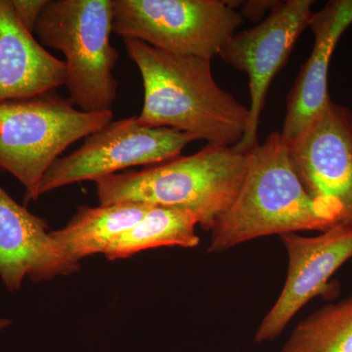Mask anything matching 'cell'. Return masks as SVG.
Returning a JSON list of instances; mask_svg holds the SVG:
<instances>
[{
  "mask_svg": "<svg viewBox=\"0 0 352 352\" xmlns=\"http://www.w3.org/2000/svg\"><path fill=\"white\" fill-rule=\"evenodd\" d=\"M124 41L144 88L139 124L168 127L227 147L244 138L249 107L219 87L212 60L173 54L135 39Z\"/></svg>",
  "mask_w": 352,
  "mask_h": 352,
  "instance_id": "obj_1",
  "label": "cell"
},
{
  "mask_svg": "<svg viewBox=\"0 0 352 352\" xmlns=\"http://www.w3.org/2000/svg\"><path fill=\"white\" fill-rule=\"evenodd\" d=\"M245 155L242 185L212 228L208 252L227 251L274 234L323 232L337 224L332 214L308 195L280 132H272Z\"/></svg>",
  "mask_w": 352,
  "mask_h": 352,
  "instance_id": "obj_2",
  "label": "cell"
},
{
  "mask_svg": "<svg viewBox=\"0 0 352 352\" xmlns=\"http://www.w3.org/2000/svg\"><path fill=\"white\" fill-rule=\"evenodd\" d=\"M247 155L234 147L207 144L200 151L127 170L97 180L100 205L143 203L188 210L212 231L237 196Z\"/></svg>",
  "mask_w": 352,
  "mask_h": 352,
  "instance_id": "obj_3",
  "label": "cell"
},
{
  "mask_svg": "<svg viewBox=\"0 0 352 352\" xmlns=\"http://www.w3.org/2000/svg\"><path fill=\"white\" fill-rule=\"evenodd\" d=\"M113 21V0H47L34 27L39 43L63 53L69 99L83 112L112 111L117 99Z\"/></svg>",
  "mask_w": 352,
  "mask_h": 352,
  "instance_id": "obj_4",
  "label": "cell"
},
{
  "mask_svg": "<svg viewBox=\"0 0 352 352\" xmlns=\"http://www.w3.org/2000/svg\"><path fill=\"white\" fill-rule=\"evenodd\" d=\"M113 111L87 113L55 91L0 102V170L24 185L25 201H38L46 171L72 144L112 122Z\"/></svg>",
  "mask_w": 352,
  "mask_h": 352,
  "instance_id": "obj_5",
  "label": "cell"
},
{
  "mask_svg": "<svg viewBox=\"0 0 352 352\" xmlns=\"http://www.w3.org/2000/svg\"><path fill=\"white\" fill-rule=\"evenodd\" d=\"M243 23L229 1L113 0V32L173 54L212 60Z\"/></svg>",
  "mask_w": 352,
  "mask_h": 352,
  "instance_id": "obj_6",
  "label": "cell"
},
{
  "mask_svg": "<svg viewBox=\"0 0 352 352\" xmlns=\"http://www.w3.org/2000/svg\"><path fill=\"white\" fill-rule=\"evenodd\" d=\"M195 140L186 132L142 126L138 117L112 120L87 136L75 152L54 162L39 184L38 196L76 182H97L133 166L164 163L180 156Z\"/></svg>",
  "mask_w": 352,
  "mask_h": 352,
  "instance_id": "obj_7",
  "label": "cell"
},
{
  "mask_svg": "<svg viewBox=\"0 0 352 352\" xmlns=\"http://www.w3.org/2000/svg\"><path fill=\"white\" fill-rule=\"evenodd\" d=\"M314 3L312 0L275 1L266 19L234 34L219 51L226 64L249 78V124L244 138L233 146L238 152L248 153L259 144V122L271 82L307 29Z\"/></svg>",
  "mask_w": 352,
  "mask_h": 352,
  "instance_id": "obj_8",
  "label": "cell"
},
{
  "mask_svg": "<svg viewBox=\"0 0 352 352\" xmlns=\"http://www.w3.org/2000/svg\"><path fill=\"white\" fill-rule=\"evenodd\" d=\"M289 157L312 200L352 222V112L331 102L294 140Z\"/></svg>",
  "mask_w": 352,
  "mask_h": 352,
  "instance_id": "obj_9",
  "label": "cell"
},
{
  "mask_svg": "<svg viewBox=\"0 0 352 352\" xmlns=\"http://www.w3.org/2000/svg\"><path fill=\"white\" fill-rule=\"evenodd\" d=\"M288 254V275L279 298L256 333L258 344L276 339L309 300L328 288L329 280L352 258V222H340L314 237L281 235Z\"/></svg>",
  "mask_w": 352,
  "mask_h": 352,
  "instance_id": "obj_10",
  "label": "cell"
},
{
  "mask_svg": "<svg viewBox=\"0 0 352 352\" xmlns=\"http://www.w3.org/2000/svg\"><path fill=\"white\" fill-rule=\"evenodd\" d=\"M53 239L45 220L32 214L0 187V278L10 292L25 278L46 281L78 270Z\"/></svg>",
  "mask_w": 352,
  "mask_h": 352,
  "instance_id": "obj_11",
  "label": "cell"
},
{
  "mask_svg": "<svg viewBox=\"0 0 352 352\" xmlns=\"http://www.w3.org/2000/svg\"><path fill=\"white\" fill-rule=\"evenodd\" d=\"M352 25V0H333L312 13L308 29L314 48L287 98L282 131L285 142L294 140L332 102L328 91L329 65L344 32Z\"/></svg>",
  "mask_w": 352,
  "mask_h": 352,
  "instance_id": "obj_12",
  "label": "cell"
},
{
  "mask_svg": "<svg viewBox=\"0 0 352 352\" xmlns=\"http://www.w3.org/2000/svg\"><path fill=\"white\" fill-rule=\"evenodd\" d=\"M66 76L65 61L21 24L11 0H0V102L54 91Z\"/></svg>",
  "mask_w": 352,
  "mask_h": 352,
  "instance_id": "obj_13",
  "label": "cell"
},
{
  "mask_svg": "<svg viewBox=\"0 0 352 352\" xmlns=\"http://www.w3.org/2000/svg\"><path fill=\"white\" fill-rule=\"evenodd\" d=\"M153 206L143 203H117L82 207L64 228L50 232L72 261L105 254L120 236L142 219Z\"/></svg>",
  "mask_w": 352,
  "mask_h": 352,
  "instance_id": "obj_14",
  "label": "cell"
},
{
  "mask_svg": "<svg viewBox=\"0 0 352 352\" xmlns=\"http://www.w3.org/2000/svg\"><path fill=\"white\" fill-rule=\"evenodd\" d=\"M198 220L188 210L153 206L138 223L120 236L105 252L110 261L126 258L139 252L161 247L195 248Z\"/></svg>",
  "mask_w": 352,
  "mask_h": 352,
  "instance_id": "obj_15",
  "label": "cell"
},
{
  "mask_svg": "<svg viewBox=\"0 0 352 352\" xmlns=\"http://www.w3.org/2000/svg\"><path fill=\"white\" fill-rule=\"evenodd\" d=\"M281 352H352V296L300 322Z\"/></svg>",
  "mask_w": 352,
  "mask_h": 352,
  "instance_id": "obj_16",
  "label": "cell"
},
{
  "mask_svg": "<svg viewBox=\"0 0 352 352\" xmlns=\"http://www.w3.org/2000/svg\"><path fill=\"white\" fill-rule=\"evenodd\" d=\"M11 1L21 24L32 34L39 14L47 0H11Z\"/></svg>",
  "mask_w": 352,
  "mask_h": 352,
  "instance_id": "obj_17",
  "label": "cell"
},
{
  "mask_svg": "<svg viewBox=\"0 0 352 352\" xmlns=\"http://www.w3.org/2000/svg\"><path fill=\"white\" fill-rule=\"evenodd\" d=\"M274 3L275 1L247 2V4H244V8H242L241 15L243 16V18L247 17L254 21H259L266 11L271 10Z\"/></svg>",
  "mask_w": 352,
  "mask_h": 352,
  "instance_id": "obj_18",
  "label": "cell"
},
{
  "mask_svg": "<svg viewBox=\"0 0 352 352\" xmlns=\"http://www.w3.org/2000/svg\"><path fill=\"white\" fill-rule=\"evenodd\" d=\"M9 324H10V321L7 320V319L0 318V332H1L3 329L8 327Z\"/></svg>",
  "mask_w": 352,
  "mask_h": 352,
  "instance_id": "obj_19",
  "label": "cell"
}]
</instances>
